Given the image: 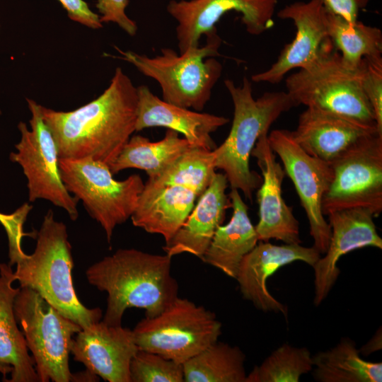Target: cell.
<instances>
[{
    "label": "cell",
    "mask_w": 382,
    "mask_h": 382,
    "mask_svg": "<svg viewBox=\"0 0 382 382\" xmlns=\"http://www.w3.org/2000/svg\"><path fill=\"white\" fill-rule=\"evenodd\" d=\"M137 90L120 67L97 98L71 111L40 105L59 158H91L110 166L135 132Z\"/></svg>",
    "instance_id": "obj_1"
},
{
    "label": "cell",
    "mask_w": 382,
    "mask_h": 382,
    "mask_svg": "<svg viewBox=\"0 0 382 382\" xmlns=\"http://www.w3.org/2000/svg\"><path fill=\"white\" fill-rule=\"evenodd\" d=\"M171 258L166 253L120 248L91 265L86 271L88 283L108 294L103 321L121 325L127 308H142L145 317L152 318L168 307L178 297Z\"/></svg>",
    "instance_id": "obj_2"
},
{
    "label": "cell",
    "mask_w": 382,
    "mask_h": 382,
    "mask_svg": "<svg viewBox=\"0 0 382 382\" xmlns=\"http://www.w3.org/2000/svg\"><path fill=\"white\" fill-rule=\"evenodd\" d=\"M212 151L192 147L158 175L149 178L130 218L132 224L168 242L216 173Z\"/></svg>",
    "instance_id": "obj_3"
},
{
    "label": "cell",
    "mask_w": 382,
    "mask_h": 382,
    "mask_svg": "<svg viewBox=\"0 0 382 382\" xmlns=\"http://www.w3.org/2000/svg\"><path fill=\"white\" fill-rule=\"evenodd\" d=\"M15 265L14 276L20 288L34 290L82 328L100 320L101 309L86 307L75 291L74 261L66 226L55 219L52 210L44 216L36 233L33 253H24Z\"/></svg>",
    "instance_id": "obj_4"
},
{
    "label": "cell",
    "mask_w": 382,
    "mask_h": 382,
    "mask_svg": "<svg viewBox=\"0 0 382 382\" xmlns=\"http://www.w3.org/2000/svg\"><path fill=\"white\" fill-rule=\"evenodd\" d=\"M224 85L234 107L229 134L212 151L216 169L224 170L231 189L241 191L252 199L253 192L262 183V176L250 168L251 152L259 137L285 112L297 105L286 92L264 93L255 99L250 81L244 77L236 86L226 79Z\"/></svg>",
    "instance_id": "obj_5"
},
{
    "label": "cell",
    "mask_w": 382,
    "mask_h": 382,
    "mask_svg": "<svg viewBox=\"0 0 382 382\" xmlns=\"http://www.w3.org/2000/svg\"><path fill=\"white\" fill-rule=\"evenodd\" d=\"M205 35L203 47L190 48L180 54L166 47L161 49L160 54L150 57L115 47L120 55L112 57L132 64L142 74L156 80L164 101L201 112L222 73L221 64L214 59L219 55L221 45L216 28Z\"/></svg>",
    "instance_id": "obj_6"
},
{
    "label": "cell",
    "mask_w": 382,
    "mask_h": 382,
    "mask_svg": "<svg viewBox=\"0 0 382 382\" xmlns=\"http://www.w3.org/2000/svg\"><path fill=\"white\" fill-rule=\"evenodd\" d=\"M285 83L286 93L297 106L303 105L378 128L362 88L359 66L346 65L331 41L314 64L289 75Z\"/></svg>",
    "instance_id": "obj_7"
},
{
    "label": "cell",
    "mask_w": 382,
    "mask_h": 382,
    "mask_svg": "<svg viewBox=\"0 0 382 382\" xmlns=\"http://www.w3.org/2000/svg\"><path fill=\"white\" fill-rule=\"evenodd\" d=\"M13 310L39 382L75 381L69 358L72 339L82 328L30 288H21Z\"/></svg>",
    "instance_id": "obj_8"
},
{
    "label": "cell",
    "mask_w": 382,
    "mask_h": 382,
    "mask_svg": "<svg viewBox=\"0 0 382 382\" xmlns=\"http://www.w3.org/2000/svg\"><path fill=\"white\" fill-rule=\"evenodd\" d=\"M59 168L66 190L82 201L110 243L115 228L131 218L137 207L144 185L140 175L117 180L108 165L91 158H59Z\"/></svg>",
    "instance_id": "obj_9"
},
{
    "label": "cell",
    "mask_w": 382,
    "mask_h": 382,
    "mask_svg": "<svg viewBox=\"0 0 382 382\" xmlns=\"http://www.w3.org/2000/svg\"><path fill=\"white\" fill-rule=\"evenodd\" d=\"M132 332L139 349L183 364L218 340L221 323L212 311L178 296L158 316L141 320Z\"/></svg>",
    "instance_id": "obj_10"
},
{
    "label": "cell",
    "mask_w": 382,
    "mask_h": 382,
    "mask_svg": "<svg viewBox=\"0 0 382 382\" xmlns=\"http://www.w3.org/2000/svg\"><path fill=\"white\" fill-rule=\"evenodd\" d=\"M31 113L30 129L23 122L18 128L21 139L15 145L10 160L21 166L27 178L28 199H45L66 211L72 221L79 217V200L65 187L60 175L59 155L53 136L45 122L40 105L33 99H26Z\"/></svg>",
    "instance_id": "obj_11"
},
{
    "label": "cell",
    "mask_w": 382,
    "mask_h": 382,
    "mask_svg": "<svg viewBox=\"0 0 382 382\" xmlns=\"http://www.w3.org/2000/svg\"><path fill=\"white\" fill-rule=\"evenodd\" d=\"M333 177L322 200L323 214L364 208L382 211V132L359 141L331 164Z\"/></svg>",
    "instance_id": "obj_12"
},
{
    "label": "cell",
    "mask_w": 382,
    "mask_h": 382,
    "mask_svg": "<svg viewBox=\"0 0 382 382\" xmlns=\"http://www.w3.org/2000/svg\"><path fill=\"white\" fill-rule=\"evenodd\" d=\"M267 138L299 195L308 220L313 246L320 254H325L331 229L322 212V200L332 180V166L303 151L294 140L291 131L274 129Z\"/></svg>",
    "instance_id": "obj_13"
},
{
    "label": "cell",
    "mask_w": 382,
    "mask_h": 382,
    "mask_svg": "<svg viewBox=\"0 0 382 382\" xmlns=\"http://www.w3.org/2000/svg\"><path fill=\"white\" fill-rule=\"evenodd\" d=\"M279 0H171L166 10L176 21V37L180 53L199 47V40L216 28L226 13H241L246 31L259 35L272 25Z\"/></svg>",
    "instance_id": "obj_14"
},
{
    "label": "cell",
    "mask_w": 382,
    "mask_h": 382,
    "mask_svg": "<svg viewBox=\"0 0 382 382\" xmlns=\"http://www.w3.org/2000/svg\"><path fill=\"white\" fill-rule=\"evenodd\" d=\"M328 11L318 0L290 4L277 13L291 20L296 29L294 40L286 44L270 68L251 76L256 83H279L294 69H306L314 64L330 42L327 30Z\"/></svg>",
    "instance_id": "obj_15"
},
{
    "label": "cell",
    "mask_w": 382,
    "mask_h": 382,
    "mask_svg": "<svg viewBox=\"0 0 382 382\" xmlns=\"http://www.w3.org/2000/svg\"><path fill=\"white\" fill-rule=\"evenodd\" d=\"M138 350L132 330L103 320L82 328L70 347L75 361L108 382H131L130 363Z\"/></svg>",
    "instance_id": "obj_16"
},
{
    "label": "cell",
    "mask_w": 382,
    "mask_h": 382,
    "mask_svg": "<svg viewBox=\"0 0 382 382\" xmlns=\"http://www.w3.org/2000/svg\"><path fill=\"white\" fill-rule=\"evenodd\" d=\"M331 236L327 251L313 267L314 269V304L318 306L335 284L340 270V258L354 250L371 246L382 249L371 211L364 208L337 210L328 215Z\"/></svg>",
    "instance_id": "obj_17"
},
{
    "label": "cell",
    "mask_w": 382,
    "mask_h": 382,
    "mask_svg": "<svg viewBox=\"0 0 382 382\" xmlns=\"http://www.w3.org/2000/svg\"><path fill=\"white\" fill-rule=\"evenodd\" d=\"M320 257L313 245L285 243L277 245L260 241L242 260L236 279L243 297L263 312L280 313L287 316V308L268 291V278L280 267L295 261H302L313 267Z\"/></svg>",
    "instance_id": "obj_18"
},
{
    "label": "cell",
    "mask_w": 382,
    "mask_h": 382,
    "mask_svg": "<svg viewBox=\"0 0 382 382\" xmlns=\"http://www.w3.org/2000/svg\"><path fill=\"white\" fill-rule=\"evenodd\" d=\"M251 156L256 158L262 173V183L257 192L259 221L255 226L258 240L269 241L276 239L287 244H300L299 221L282 194L285 171L276 161L275 154L268 141L267 133L259 137Z\"/></svg>",
    "instance_id": "obj_19"
},
{
    "label": "cell",
    "mask_w": 382,
    "mask_h": 382,
    "mask_svg": "<svg viewBox=\"0 0 382 382\" xmlns=\"http://www.w3.org/2000/svg\"><path fill=\"white\" fill-rule=\"evenodd\" d=\"M137 90L135 132L162 127L183 134L192 147L209 151L216 147L211 134L227 124L228 118L168 103L154 95L146 85L137 87Z\"/></svg>",
    "instance_id": "obj_20"
},
{
    "label": "cell",
    "mask_w": 382,
    "mask_h": 382,
    "mask_svg": "<svg viewBox=\"0 0 382 382\" xmlns=\"http://www.w3.org/2000/svg\"><path fill=\"white\" fill-rule=\"evenodd\" d=\"M377 132H382L376 127L306 108L291 134L308 154L331 165L361 139Z\"/></svg>",
    "instance_id": "obj_21"
},
{
    "label": "cell",
    "mask_w": 382,
    "mask_h": 382,
    "mask_svg": "<svg viewBox=\"0 0 382 382\" xmlns=\"http://www.w3.org/2000/svg\"><path fill=\"white\" fill-rule=\"evenodd\" d=\"M228 185L226 175L216 173L183 224L163 247L166 254L173 257L187 253L202 258L222 225L226 210L231 208L226 194Z\"/></svg>",
    "instance_id": "obj_22"
},
{
    "label": "cell",
    "mask_w": 382,
    "mask_h": 382,
    "mask_svg": "<svg viewBox=\"0 0 382 382\" xmlns=\"http://www.w3.org/2000/svg\"><path fill=\"white\" fill-rule=\"evenodd\" d=\"M16 281L12 266L0 262V373L8 382H39L33 357L16 319L13 303L21 288Z\"/></svg>",
    "instance_id": "obj_23"
},
{
    "label": "cell",
    "mask_w": 382,
    "mask_h": 382,
    "mask_svg": "<svg viewBox=\"0 0 382 382\" xmlns=\"http://www.w3.org/2000/svg\"><path fill=\"white\" fill-rule=\"evenodd\" d=\"M228 197L233 209L232 216L228 224L217 228L201 260L236 279L243 258L259 240L248 215V207L238 190L231 189Z\"/></svg>",
    "instance_id": "obj_24"
},
{
    "label": "cell",
    "mask_w": 382,
    "mask_h": 382,
    "mask_svg": "<svg viewBox=\"0 0 382 382\" xmlns=\"http://www.w3.org/2000/svg\"><path fill=\"white\" fill-rule=\"evenodd\" d=\"M167 129L164 137L151 141L141 135H134L122 148L115 161L110 166L112 175L128 169L144 170L149 178H154L192 146L185 138Z\"/></svg>",
    "instance_id": "obj_25"
},
{
    "label": "cell",
    "mask_w": 382,
    "mask_h": 382,
    "mask_svg": "<svg viewBox=\"0 0 382 382\" xmlns=\"http://www.w3.org/2000/svg\"><path fill=\"white\" fill-rule=\"evenodd\" d=\"M313 357V376L318 382H381L382 363L366 361L347 337Z\"/></svg>",
    "instance_id": "obj_26"
},
{
    "label": "cell",
    "mask_w": 382,
    "mask_h": 382,
    "mask_svg": "<svg viewBox=\"0 0 382 382\" xmlns=\"http://www.w3.org/2000/svg\"><path fill=\"white\" fill-rule=\"evenodd\" d=\"M245 355L237 346L212 343L183 364L185 382H245Z\"/></svg>",
    "instance_id": "obj_27"
},
{
    "label": "cell",
    "mask_w": 382,
    "mask_h": 382,
    "mask_svg": "<svg viewBox=\"0 0 382 382\" xmlns=\"http://www.w3.org/2000/svg\"><path fill=\"white\" fill-rule=\"evenodd\" d=\"M327 30L333 47L351 68H358L365 57L382 55V32L377 27L358 20L349 21L328 11Z\"/></svg>",
    "instance_id": "obj_28"
},
{
    "label": "cell",
    "mask_w": 382,
    "mask_h": 382,
    "mask_svg": "<svg viewBox=\"0 0 382 382\" xmlns=\"http://www.w3.org/2000/svg\"><path fill=\"white\" fill-rule=\"evenodd\" d=\"M313 369L306 347L283 344L247 375L245 382H298Z\"/></svg>",
    "instance_id": "obj_29"
},
{
    "label": "cell",
    "mask_w": 382,
    "mask_h": 382,
    "mask_svg": "<svg viewBox=\"0 0 382 382\" xmlns=\"http://www.w3.org/2000/svg\"><path fill=\"white\" fill-rule=\"evenodd\" d=\"M131 382H183V364L139 349L129 366Z\"/></svg>",
    "instance_id": "obj_30"
},
{
    "label": "cell",
    "mask_w": 382,
    "mask_h": 382,
    "mask_svg": "<svg viewBox=\"0 0 382 382\" xmlns=\"http://www.w3.org/2000/svg\"><path fill=\"white\" fill-rule=\"evenodd\" d=\"M361 85L382 132V55L363 59L360 66Z\"/></svg>",
    "instance_id": "obj_31"
},
{
    "label": "cell",
    "mask_w": 382,
    "mask_h": 382,
    "mask_svg": "<svg viewBox=\"0 0 382 382\" xmlns=\"http://www.w3.org/2000/svg\"><path fill=\"white\" fill-rule=\"evenodd\" d=\"M33 206L25 202L11 214L0 212V224L4 228L8 238L9 265L13 266L25 253L22 248V238L26 234L23 225Z\"/></svg>",
    "instance_id": "obj_32"
},
{
    "label": "cell",
    "mask_w": 382,
    "mask_h": 382,
    "mask_svg": "<svg viewBox=\"0 0 382 382\" xmlns=\"http://www.w3.org/2000/svg\"><path fill=\"white\" fill-rule=\"evenodd\" d=\"M96 8L100 16L101 23H115L129 35L134 36L137 31L135 21L129 18L125 9L129 0H96Z\"/></svg>",
    "instance_id": "obj_33"
},
{
    "label": "cell",
    "mask_w": 382,
    "mask_h": 382,
    "mask_svg": "<svg viewBox=\"0 0 382 382\" xmlns=\"http://www.w3.org/2000/svg\"><path fill=\"white\" fill-rule=\"evenodd\" d=\"M66 9L69 18L92 29L102 28L100 16L93 12L83 0H58Z\"/></svg>",
    "instance_id": "obj_34"
},
{
    "label": "cell",
    "mask_w": 382,
    "mask_h": 382,
    "mask_svg": "<svg viewBox=\"0 0 382 382\" xmlns=\"http://www.w3.org/2000/svg\"><path fill=\"white\" fill-rule=\"evenodd\" d=\"M330 13L349 21L358 20L361 10L366 8L369 0H318Z\"/></svg>",
    "instance_id": "obj_35"
},
{
    "label": "cell",
    "mask_w": 382,
    "mask_h": 382,
    "mask_svg": "<svg viewBox=\"0 0 382 382\" xmlns=\"http://www.w3.org/2000/svg\"><path fill=\"white\" fill-rule=\"evenodd\" d=\"M1 115V109H0V115Z\"/></svg>",
    "instance_id": "obj_36"
}]
</instances>
